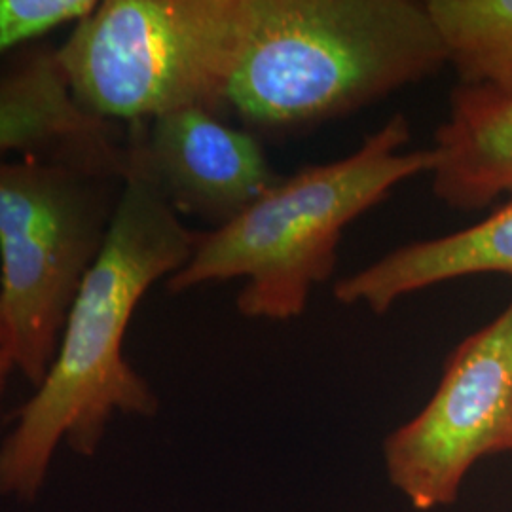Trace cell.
I'll use <instances>...</instances> for the list:
<instances>
[{"label":"cell","mask_w":512,"mask_h":512,"mask_svg":"<svg viewBox=\"0 0 512 512\" xmlns=\"http://www.w3.org/2000/svg\"><path fill=\"white\" fill-rule=\"evenodd\" d=\"M425 4L459 84L512 95V0Z\"/></svg>","instance_id":"11"},{"label":"cell","mask_w":512,"mask_h":512,"mask_svg":"<svg viewBox=\"0 0 512 512\" xmlns=\"http://www.w3.org/2000/svg\"><path fill=\"white\" fill-rule=\"evenodd\" d=\"M198 232L126 162L109 238L74 298L54 363L0 446V492L33 499L65 442L92 456L116 412L154 416L158 399L124 357L129 321L148 289L183 270Z\"/></svg>","instance_id":"1"},{"label":"cell","mask_w":512,"mask_h":512,"mask_svg":"<svg viewBox=\"0 0 512 512\" xmlns=\"http://www.w3.org/2000/svg\"><path fill=\"white\" fill-rule=\"evenodd\" d=\"M255 0H105L55 48L76 105L103 122L222 116Z\"/></svg>","instance_id":"5"},{"label":"cell","mask_w":512,"mask_h":512,"mask_svg":"<svg viewBox=\"0 0 512 512\" xmlns=\"http://www.w3.org/2000/svg\"><path fill=\"white\" fill-rule=\"evenodd\" d=\"M505 452H512V425L511 433H509V439H507V444H505Z\"/></svg>","instance_id":"14"},{"label":"cell","mask_w":512,"mask_h":512,"mask_svg":"<svg viewBox=\"0 0 512 512\" xmlns=\"http://www.w3.org/2000/svg\"><path fill=\"white\" fill-rule=\"evenodd\" d=\"M126 162L179 215L200 217L215 228L239 217L281 179L256 133L205 109L131 124Z\"/></svg>","instance_id":"7"},{"label":"cell","mask_w":512,"mask_h":512,"mask_svg":"<svg viewBox=\"0 0 512 512\" xmlns=\"http://www.w3.org/2000/svg\"><path fill=\"white\" fill-rule=\"evenodd\" d=\"M410 124L395 114L340 160L281 177L228 224L198 234L194 255L165 281L169 293L247 279L238 311L249 319L300 317L329 281L344 230L395 186L431 171V150H404Z\"/></svg>","instance_id":"3"},{"label":"cell","mask_w":512,"mask_h":512,"mask_svg":"<svg viewBox=\"0 0 512 512\" xmlns=\"http://www.w3.org/2000/svg\"><path fill=\"white\" fill-rule=\"evenodd\" d=\"M14 372V365H12V359L6 351V346L0 338V403H2V397H4V391H6V384H8V378L10 374Z\"/></svg>","instance_id":"13"},{"label":"cell","mask_w":512,"mask_h":512,"mask_svg":"<svg viewBox=\"0 0 512 512\" xmlns=\"http://www.w3.org/2000/svg\"><path fill=\"white\" fill-rule=\"evenodd\" d=\"M448 63L416 0H255L228 92L253 133H294L353 114Z\"/></svg>","instance_id":"2"},{"label":"cell","mask_w":512,"mask_h":512,"mask_svg":"<svg viewBox=\"0 0 512 512\" xmlns=\"http://www.w3.org/2000/svg\"><path fill=\"white\" fill-rule=\"evenodd\" d=\"M429 150L433 192L448 207L476 211L512 196V95L458 84Z\"/></svg>","instance_id":"10"},{"label":"cell","mask_w":512,"mask_h":512,"mask_svg":"<svg viewBox=\"0 0 512 512\" xmlns=\"http://www.w3.org/2000/svg\"><path fill=\"white\" fill-rule=\"evenodd\" d=\"M124 181L126 145L0 160V338L35 387L109 238Z\"/></svg>","instance_id":"4"},{"label":"cell","mask_w":512,"mask_h":512,"mask_svg":"<svg viewBox=\"0 0 512 512\" xmlns=\"http://www.w3.org/2000/svg\"><path fill=\"white\" fill-rule=\"evenodd\" d=\"M512 425V298L444 365L433 399L384 444L387 473L418 511L458 499L478 459L503 454Z\"/></svg>","instance_id":"6"},{"label":"cell","mask_w":512,"mask_h":512,"mask_svg":"<svg viewBox=\"0 0 512 512\" xmlns=\"http://www.w3.org/2000/svg\"><path fill=\"white\" fill-rule=\"evenodd\" d=\"M95 6V0H0V57L61 25H76Z\"/></svg>","instance_id":"12"},{"label":"cell","mask_w":512,"mask_h":512,"mask_svg":"<svg viewBox=\"0 0 512 512\" xmlns=\"http://www.w3.org/2000/svg\"><path fill=\"white\" fill-rule=\"evenodd\" d=\"M478 274L512 277V196L465 230L404 245L342 277L334 285V298L348 306L365 304L382 315L408 294Z\"/></svg>","instance_id":"9"},{"label":"cell","mask_w":512,"mask_h":512,"mask_svg":"<svg viewBox=\"0 0 512 512\" xmlns=\"http://www.w3.org/2000/svg\"><path fill=\"white\" fill-rule=\"evenodd\" d=\"M126 137L80 109L52 46L25 48L0 71V154H105Z\"/></svg>","instance_id":"8"}]
</instances>
